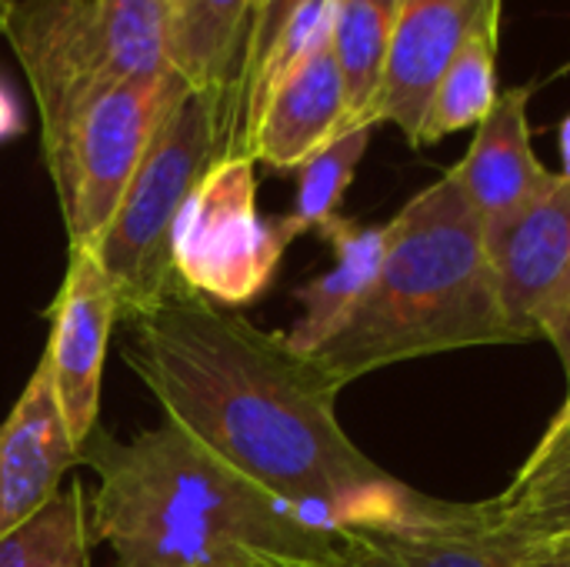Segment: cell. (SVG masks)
Listing matches in <instances>:
<instances>
[{
    "instance_id": "cell-9",
    "label": "cell",
    "mask_w": 570,
    "mask_h": 567,
    "mask_svg": "<svg viewBox=\"0 0 570 567\" xmlns=\"http://www.w3.org/2000/svg\"><path fill=\"white\" fill-rule=\"evenodd\" d=\"M114 324L117 297L97 254L70 251L63 284L50 307V341L40 361L77 451L97 431L100 378Z\"/></svg>"
},
{
    "instance_id": "cell-4",
    "label": "cell",
    "mask_w": 570,
    "mask_h": 567,
    "mask_svg": "<svg viewBox=\"0 0 570 567\" xmlns=\"http://www.w3.org/2000/svg\"><path fill=\"white\" fill-rule=\"evenodd\" d=\"M170 27L167 0H10L0 30L30 80L47 164L97 94L174 74Z\"/></svg>"
},
{
    "instance_id": "cell-19",
    "label": "cell",
    "mask_w": 570,
    "mask_h": 567,
    "mask_svg": "<svg viewBox=\"0 0 570 567\" xmlns=\"http://www.w3.org/2000/svg\"><path fill=\"white\" fill-rule=\"evenodd\" d=\"M0 567H90L87 498L80 485L57 491L27 525L0 541Z\"/></svg>"
},
{
    "instance_id": "cell-2",
    "label": "cell",
    "mask_w": 570,
    "mask_h": 567,
    "mask_svg": "<svg viewBox=\"0 0 570 567\" xmlns=\"http://www.w3.org/2000/svg\"><path fill=\"white\" fill-rule=\"evenodd\" d=\"M77 454L97 475L90 535L117 567H314L334 551L337 528L274 498L170 421L134 441L97 428Z\"/></svg>"
},
{
    "instance_id": "cell-1",
    "label": "cell",
    "mask_w": 570,
    "mask_h": 567,
    "mask_svg": "<svg viewBox=\"0 0 570 567\" xmlns=\"http://www.w3.org/2000/svg\"><path fill=\"white\" fill-rule=\"evenodd\" d=\"M124 361L167 421L324 528L407 525L434 515L341 428V388L281 331H261L180 281L124 321Z\"/></svg>"
},
{
    "instance_id": "cell-13",
    "label": "cell",
    "mask_w": 570,
    "mask_h": 567,
    "mask_svg": "<svg viewBox=\"0 0 570 567\" xmlns=\"http://www.w3.org/2000/svg\"><path fill=\"white\" fill-rule=\"evenodd\" d=\"M80 465L43 361L0 424V541L43 511Z\"/></svg>"
},
{
    "instance_id": "cell-12",
    "label": "cell",
    "mask_w": 570,
    "mask_h": 567,
    "mask_svg": "<svg viewBox=\"0 0 570 567\" xmlns=\"http://www.w3.org/2000/svg\"><path fill=\"white\" fill-rule=\"evenodd\" d=\"M528 104L531 87L501 90L488 117L474 127L468 154L451 167L484 231L528 211L558 180V174H551L534 154Z\"/></svg>"
},
{
    "instance_id": "cell-5",
    "label": "cell",
    "mask_w": 570,
    "mask_h": 567,
    "mask_svg": "<svg viewBox=\"0 0 570 567\" xmlns=\"http://www.w3.org/2000/svg\"><path fill=\"white\" fill-rule=\"evenodd\" d=\"M220 157H234L224 100L187 87L160 120L114 221L94 247L117 297V321L154 307L177 284L174 224Z\"/></svg>"
},
{
    "instance_id": "cell-17",
    "label": "cell",
    "mask_w": 570,
    "mask_h": 567,
    "mask_svg": "<svg viewBox=\"0 0 570 567\" xmlns=\"http://www.w3.org/2000/svg\"><path fill=\"white\" fill-rule=\"evenodd\" d=\"M501 3H491L478 23L471 27L468 40L458 47V53L451 57L444 77L438 80L428 114H424V127H421V140L417 147L438 144L458 130L478 127L488 110L498 100V40H501Z\"/></svg>"
},
{
    "instance_id": "cell-26",
    "label": "cell",
    "mask_w": 570,
    "mask_h": 567,
    "mask_svg": "<svg viewBox=\"0 0 570 567\" xmlns=\"http://www.w3.org/2000/svg\"><path fill=\"white\" fill-rule=\"evenodd\" d=\"M558 144H561V177L570 180V114L561 120V134H558Z\"/></svg>"
},
{
    "instance_id": "cell-8",
    "label": "cell",
    "mask_w": 570,
    "mask_h": 567,
    "mask_svg": "<svg viewBox=\"0 0 570 567\" xmlns=\"http://www.w3.org/2000/svg\"><path fill=\"white\" fill-rule=\"evenodd\" d=\"M528 541L508 531L494 501L448 505L407 525L337 528L334 551L314 567H518Z\"/></svg>"
},
{
    "instance_id": "cell-18",
    "label": "cell",
    "mask_w": 570,
    "mask_h": 567,
    "mask_svg": "<svg viewBox=\"0 0 570 567\" xmlns=\"http://www.w3.org/2000/svg\"><path fill=\"white\" fill-rule=\"evenodd\" d=\"M401 0H337L331 50L344 77L351 124H374V104L384 80Z\"/></svg>"
},
{
    "instance_id": "cell-22",
    "label": "cell",
    "mask_w": 570,
    "mask_h": 567,
    "mask_svg": "<svg viewBox=\"0 0 570 567\" xmlns=\"http://www.w3.org/2000/svg\"><path fill=\"white\" fill-rule=\"evenodd\" d=\"M568 465L570 421L564 428H558V431H544V434H541V441L534 444V451L528 454V461L518 468V475H514V481H511L508 491H518V488H524V485H531V481H538V478H544V475H551V471H558V468H568Z\"/></svg>"
},
{
    "instance_id": "cell-7",
    "label": "cell",
    "mask_w": 570,
    "mask_h": 567,
    "mask_svg": "<svg viewBox=\"0 0 570 567\" xmlns=\"http://www.w3.org/2000/svg\"><path fill=\"white\" fill-rule=\"evenodd\" d=\"M187 90L177 74L124 80L97 94L47 164L70 237V251H94L140 167L160 120Z\"/></svg>"
},
{
    "instance_id": "cell-21",
    "label": "cell",
    "mask_w": 570,
    "mask_h": 567,
    "mask_svg": "<svg viewBox=\"0 0 570 567\" xmlns=\"http://www.w3.org/2000/svg\"><path fill=\"white\" fill-rule=\"evenodd\" d=\"M498 521L528 545L570 535V465L494 501Z\"/></svg>"
},
{
    "instance_id": "cell-3",
    "label": "cell",
    "mask_w": 570,
    "mask_h": 567,
    "mask_svg": "<svg viewBox=\"0 0 570 567\" xmlns=\"http://www.w3.org/2000/svg\"><path fill=\"white\" fill-rule=\"evenodd\" d=\"M387 231L367 297L311 354L337 388L401 361L528 341L504 314L484 227L451 170L414 194Z\"/></svg>"
},
{
    "instance_id": "cell-23",
    "label": "cell",
    "mask_w": 570,
    "mask_h": 567,
    "mask_svg": "<svg viewBox=\"0 0 570 567\" xmlns=\"http://www.w3.org/2000/svg\"><path fill=\"white\" fill-rule=\"evenodd\" d=\"M534 331H538V338L551 341V348L558 351V361H561L570 384V284L538 314Z\"/></svg>"
},
{
    "instance_id": "cell-28",
    "label": "cell",
    "mask_w": 570,
    "mask_h": 567,
    "mask_svg": "<svg viewBox=\"0 0 570 567\" xmlns=\"http://www.w3.org/2000/svg\"><path fill=\"white\" fill-rule=\"evenodd\" d=\"M7 7H10V0H0V23H3V13H7Z\"/></svg>"
},
{
    "instance_id": "cell-25",
    "label": "cell",
    "mask_w": 570,
    "mask_h": 567,
    "mask_svg": "<svg viewBox=\"0 0 570 567\" xmlns=\"http://www.w3.org/2000/svg\"><path fill=\"white\" fill-rule=\"evenodd\" d=\"M23 130V114L13 90L0 80V140H10Z\"/></svg>"
},
{
    "instance_id": "cell-20",
    "label": "cell",
    "mask_w": 570,
    "mask_h": 567,
    "mask_svg": "<svg viewBox=\"0 0 570 567\" xmlns=\"http://www.w3.org/2000/svg\"><path fill=\"white\" fill-rule=\"evenodd\" d=\"M371 134L374 124H354L297 167V197L291 214L281 217L291 241L307 231H321L341 214V201L357 174V164L367 154Z\"/></svg>"
},
{
    "instance_id": "cell-29",
    "label": "cell",
    "mask_w": 570,
    "mask_h": 567,
    "mask_svg": "<svg viewBox=\"0 0 570 567\" xmlns=\"http://www.w3.org/2000/svg\"><path fill=\"white\" fill-rule=\"evenodd\" d=\"M167 3H170V7H174V10H177V3H180V0H167Z\"/></svg>"
},
{
    "instance_id": "cell-27",
    "label": "cell",
    "mask_w": 570,
    "mask_h": 567,
    "mask_svg": "<svg viewBox=\"0 0 570 567\" xmlns=\"http://www.w3.org/2000/svg\"><path fill=\"white\" fill-rule=\"evenodd\" d=\"M570 421V384H568V398H564V404L558 408V414L551 418V424H548V431H558V428H564Z\"/></svg>"
},
{
    "instance_id": "cell-11",
    "label": "cell",
    "mask_w": 570,
    "mask_h": 567,
    "mask_svg": "<svg viewBox=\"0 0 570 567\" xmlns=\"http://www.w3.org/2000/svg\"><path fill=\"white\" fill-rule=\"evenodd\" d=\"M504 314L518 334L538 338V314L570 284V180H558L528 211L484 231Z\"/></svg>"
},
{
    "instance_id": "cell-16",
    "label": "cell",
    "mask_w": 570,
    "mask_h": 567,
    "mask_svg": "<svg viewBox=\"0 0 570 567\" xmlns=\"http://www.w3.org/2000/svg\"><path fill=\"white\" fill-rule=\"evenodd\" d=\"M324 241L334 251V267L314 281H307L304 287H297V301H301V317L291 331H284L287 344L311 358L324 341H331L347 317L357 311V304L367 297L384 254H387V224L377 227H364L357 221L347 217H334L321 227Z\"/></svg>"
},
{
    "instance_id": "cell-14",
    "label": "cell",
    "mask_w": 570,
    "mask_h": 567,
    "mask_svg": "<svg viewBox=\"0 0 570 567\" xmlns=\"http://www.w3.org/2000/svg\"><path fill=\"white\" fill-rule=\"evenodd\" d=\"M347 127H354L347 90L327 43L267 94L247 137V157L274 170H297Z\"/></svg>"
},
{
    "instance_id": "cell-24",
    "label": "cell",
    "mask_w": 570,
    "mask_h": 567,
    "mask_svg": "<svg viewBox=\"0 0 570 567\" xmlns=\"http://www.w3.org/2000/svg\"><path fill=\"white\" fill-rule=\"evenodd\" d=\"M518 567H570V535L528 545V551H524Z\"/></svg>"
},
{
    "instance_id": "cell-6",
    "label": "cell",
    "mask_w": 570,
    "mask_h": 567,
    "mask_svg": "<svg viewBox=\"0 0 570 567\" xmlns=\"http://www.w3.org/2000/svg\"><path fill=\"white\" fill-rule=\"evenodd\" d=\"M291 234L281 217L257 211L254 160L220 157L174 224V277L230 311L254 304L281 267Z\"/></svg>"
},
{
    "instance_id": "cell-10",
    "label": "cell",
    "mask_w": 570,
    "mask_h": 567,
    "mask_svg": "<svg viewBox=\"0 0 570 567\" xmlns=\"http://www.w3.org/2000/svg\"><path fill=\"white\" fill-rule=\"evenodd\" d=\"M491 3L498 0H401L374 104L377 124H394L417 147L438 80Z\"/></svg>"
},
{
    "instance_id": "cell-15",
    "label": "cell",
    "mask_w": 570,
    "mask_h": 567,
    "mask_svg": "<svg viewBox=\"0 0 570 567\" xmlns=\"http://www.w3.org/2000/svg\"><path fill=\"white\" fill-rule=\"evenodd\" d=\"M261 0H180L170 27V67L194 87L224 100L230 147H237V90L247 57V40Z\"/></svg>"
}]
</instances>
